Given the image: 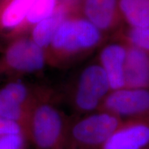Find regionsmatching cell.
Here are the masks:
<instances>
[{
  "mask_svg": "<svg viewBox=\"0 0 149 149\" xmlns=\"http://www.w3.org/2000/svg\"><path fill=\"white\" fill-rule=\"evenodd\" d=\"M75 5L76 3L59 2L55 12L51 16L33 28L29 35L37 45L46 51L59 26L74 8Z\"/></svg>",
  "mask_w": 149,
  "mask_h": 149,
  "instance_id": "12",
  "label": "cell"
},
{
  "mask_svg": "<svg viewBox=\"0 0 149 149\" xmlns=\"http://www.w3.org/2000/svg\"><path fill=\"white\" fill-rule=\"evenodd\" d=\"M78 0H59V2H66L69 3H75Z\"/></svg>",
  "mask_w": 149,
  "mask_h": 149,
  "instance_id": "19",
  "label": "cell"
},
{
  "mask_svg": "<svg viewBox=\"0 0 149 149\" xmlns=\"http://www.w3.org/2000/svg\"><path fill=\"white\" fill-rule=\"evenodd\" d=\"M100 110L122 120L149 117V88H124L111 91Z\"/></svg>",
  "mask_w": 149,
  "mask_h": 149,
  "instance_id": "7",
  "label": "cell"
},
{
  "mask_svg": "<svg viewBox=\"0 0 149 149\" xmlns=\"http://www.w3.org/2000/svg\"><path fill=\"white\" fill-rule=\"evenodd\" d=\"M112 38L113 40L140 48L149 55V27L137 29L124 26Z\"/></svg>",
  "mask_w": 149,
  "mask_h": 149,
  "instance_id": "16",
  "label": "cell"
},
{
  "mask_svg": "<svg viewBox=\"0 0 149 149\" xmlns=\"http://www.w3.org/2000/svg\"><path fill=\"white\" fill-rule=\"evenodd\" d=\"M121 15L128 26L149 27V0H118Z\"/></svg>",
  "mask_w": 149,
  "mask_h": 149,
  "instance_id": "15",
  "label": "cell"
},
{
  "mask_svg": "<svg viewBox=\"0 0 149 149\" xmlns=\"http://www.w3.org/2000/svg\"><path fill=\"white\" fill-rule=\"evenodd\" d=\"M48 65L46 51L29 35L7 40L0 57V73L24 75L41 71Z\"/></svg>",
  "mask_w": 149,
  "mask_h": 149,
  "instance_id": "5",
  "label": "cell"
},
{
  "mask_svg": "<svg viewBox=\"0 0 149 149\" xmlns=\"http://www.w3.org/2000/svg\"><path fill=\"white\" fill-rule=\"evenodd\" d=\"M69 117L59 109L53 91L44 87L31 112L26 135L33 149H68Z\"/></svg>",
  "mask_w": 149,
  "mask_h": 149,
  "instance_id": "2",
  "label": "cell"
},
{
  "mask_svg": "<svg viewBox=\"0 0 149 149\" xmlns=\"http://www.w3.org/2000/svg\"><path fill=\"white\" fill-rule=\"evenodd\" d=\"M35 0H0V35L7 39L26 15Z\"/></svg>",
  "mask_w": 149,
  "mask_h": 149,
  "instance_id": "13",
  "label": "cell"
},
{
  "mask_svg": "<svg viewBox=\"0 0 149 149\" xmlns=\"http://www.w3.org/2000/svg\"><path fill=\"white\" fill-rule=\"evenodd\" d=\"M29 141L25 133L0 137V149H28Z\"/></svg>",
  "mask_w": 149,
  "mask_h": 149,
  "instance_id": "17",
  "label": "cell"
},
{
  "mask_svg": "<svg viewBox=\"0 0 149 149\" xmlns=\"http://www.w3.org/2000/svg\"><path fill=\"white\" fill-rule=\"evenodd\" d=\"M76 10L108 37L125 26L118 0H78Z\"/></svg>",
  "mask_w": 149,
  "mask_h": 149,
  "instance_id": "8",
  "label": "cell"
},
{
  "mask_svg": "<svg viewBox=\"0 0 149 149\" xmlns=\"http://www.w3.org/2000/svg\"><path fill=\"white\" fill-rule=\"evenodd\" d=\"M149 148V117L123 120L101 149Z\"/></svg>",
  "mask_w": 149,
  "mask_h": 149,
  "instance_id": "9",
  "label": "cell"
},
{
  "mask_svg": "<svg viewBox=\"0 0 149 149\" xmlns=\"http://www.w3.org/2000/svg\"><path fill=\"white\" fill-rule=\"evenodd\" d=\"M59 3V0H35L22 24L6 40L29 35L37 24L51 16L55 12Z\"/></svg>",
  "mask_w": 149,
  "mask_h": 149,
  "instance_id": "14",
  "label": "cell"
},
{
  "mask_svg": "<svg viewBox=\"0 0 149 149\" xmlns=\"http://www.w3.org/2000/svg\"><path fill=\"white\" fill-rule=\"evenodd\" d=\"M148 149H149V148H148Z\"/></svg>",
  "mask_w": 149,
  "mask_h": 149,
  "instance_id": "20",
  "label": "cell"
},
{
  "mask_svg": "<svg viewBox=\"0 0 149 149\" xmlns=\"http://www.w3.org/2000/svg\"><path fill=\"white\" fill-rule=\"evenodd\" d=\"M126 54V44L116 40L105 44L99 54L98 63L107 74L111 91L125 87Z\"/></svg>",
  "mask_w": 149,
  "mask_h": 149,
  "instance_id": "10",
  "label": "cell"
},
{
  "mask_svg": "<svg viewBox=\"0 0 149 149\" xmlns=\"http://www.w3.org/2000/svg\"><path fill=\"white\" fill-rule=\"evenodd\" d=\"M107 36L76 10L68 14L46 50L48 66L64 68L103 45Z\"/></svg>",
  "mask_w": 149,
  "mask_h": 149,
  "instance_id": "1",
  "label": "cell"
},
{
  "mask_svg": "<svg viewBox=\"0 0 149 149\" xmlns=\"http://www.w3.org/2000/svg\"><path fill=\"white\" fill-rule=\"evenodd\" d=\"M44 87L21 80L9 81L0 89V117L19 124L26 134L31 112Z\"/></svg>",
  "mask_w": 149,
  "mask_h": 149,
  "instance_id": "6",
  "label": "cell"
},
{
  "mask_svg": "<svg viewBox=\"0 0 149 149\" xmlns=\"http://www.w3.org/2000/svg\"><path fill=\"white\" fill-rule=\"evenodd\" d=\"M19 133L26 134L24 128L19 124L0 117V137Z\"/></svg>",
  "mask_w": 149,
  "mask_h": 149,
  "instance_id": "18",
  "label": "cell"
},
{
  "mask_svg": "<svg viewBox=\"0 0 149 149\" xmlns=\"http://www.w3.org/2000/svg\"><path fill=\"white\" fill-rule=\"evenodd\" d=\"M111 91L107 74L99 63L87 65L80 71L68 92V101L75 115L100 111Z\"/></svg>",
  "mask_w": 149,
  "mask_h": 149,
  "instance_id": "4",
  "label": "cell"
},
{
  "mask_svg": "<svg viewBox=\"0 0 149 149\" xmlns=\"http://www.w3.org/2000/svg\"><path fill=\"white\" fill-rule=\"evenodd\" d=\"M122 121L116 115L102 110L69 117L67 148L101 149Z\"/></svg>",
  "mask_w": 149,
  "mask_h": 149,
  "instance_id": "3",
  "label": "cell"
},
{
  "mask_svg": "<svg viewBox=\"0 0 149 149\" xmlns=\"http://www.w3.org/2000/svg\"><path fill=\"white\" fill-rule=\"evenodd\" d=\"M126 45L127 54L124 70L125 87L149 88V55L140 48Z\"/></svg>",
  "mask_w": 149,
  "mask_h": 149,
  "instance_id": "11",
  "label": "cell"
}]
</instances>
